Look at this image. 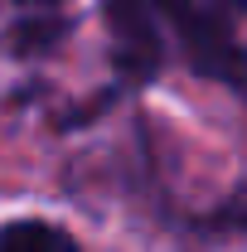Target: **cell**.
Here are the masks:
<instances>
[{"label": "cell", "instance_id": "6da1fadb", "mask_svg": "<svg viewBox=\"0 0 247 252\" xmlns=\"http://www.w3.org/2000/svg\"><path fill=\"white\" fill-rule=\"evenodd\" d=\"M155 15H160L165 30L175 34L185 63L199 78L247 97V49L233 34L223 10H214L209 0H155Z\"/></svg>", "mask_w": 247, "mask_h": 252}, {"label": "cell", "instance_id": "7a4b0ae2", "mask_svg": "<svg viewBox=\"0 0 247 252\" xmlns=\"http://www.w3.org/2000/svg\"><path fill=\"white\" fill-rule=\"evenodd\" d=\"M112 25V63L126 83H151L165 63V25L155 0H107Z\"/></svg>", "mask_w": 247, "mask_h": 252}, {"label": "cell", "instance_id": "3957f363", "mask_svg": "<svg viewBox=\"0 0 247 252\" xmlns=\"http://www.w3.org/2000/svg\"><path fill=\"white\" fill-rule=\"evenodd\" d=\"M0 252H78V243L49 219H10L0 228Z\"/></svg>", "mask_w": 247, "mask_h": 252}, {"label": "cell", "instance_id": "277c9868", "mask_svg": "<svg viewBox=\"0 0 247 252\" xmlns=\"http://www.w3.org/2000/svg\"><path fill=\"white\" fill-rule=\"evenodd\" d=\"M15 39H20V49H49L63 39V20H30V25H20Z\"/></svg>", "mask_w": 247, "mask_h": 252}, {"label": "cell", "instance_id": "5b68a950", "mask_svg": "<svg viewBox=\"0 0 247 252\" xmlns=\"http://www.w3.org/2000/svg\"><path fill=\"white\" fill-rule=\"evenodd\" d=\"M209 5H214V10H223L228 20H233V15H247V0H209Z\"/></svg>", "mask_w": 247, "mask_h": 252}, {"label": "cell", "instance_id": "8992f818", "mask_svg": "<svg viewBox=\"0 0 247 252\" xmlns=\"http://www.w3.org/2000/svg\"><path fill=\"white\" fill-rule=\"evenodd\" d=\"M20 5H63V0H20Z\"/></svg>", "mask_w": 247, "mask_h": 252}]
</instances>
